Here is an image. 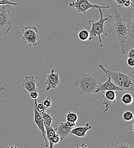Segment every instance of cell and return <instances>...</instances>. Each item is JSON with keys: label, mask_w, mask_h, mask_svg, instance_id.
<instances>
[{"label": "cell", "mask_w": 134, "mask_h": 148, "mask_svg": "<svg viewBox=\"0 0 134 148\" xmlns=\"http://www.w3.org/2000/svg\"><path fill=\"white\" fill-rule=\"evenodd\" d=\"M60 141H61L60 138L59 137V136L57 134H56V135L54 137V138L52 140V143L53 145H55L59 143Z\"/></svg>", "instance_id": "4316f807"}, {"label": "cell", "mask_w": 134, "mask_h": 148, "mask_svg": "<svg viewBox=\"0 0 134 148\" xmlns=\"http://www.w3.org/2000/svg\"><path fill=\"white\" fill-rule=\"evenodd\" d=\"M121 101L123 104L126 105H131L133 103L134 99L133 96L130 93H126L122 96Z\"/></svg>", "instance_id": "e0dca14e"}, {"label": "cell", "mask_w": 134, "mask_h": 148, "mask_svg": "<svg viewBox=\"0 0 134 148\" xmlns=\"http://www.w3.org/2000/svg\"><path fill=\"white\" fill-rule=\"evenodd\" d=\"M33 111H34V123L36 124L37 127H38L39 130L41 131V132L42 133V134L44 140H45V146L46 148H47L49 147L48 145V141L46 138V130H45V124L43 123L42 118L41 115L40 114V113H39L38 111L37 110L36 108V106L34 104H33Z\"/></svg>", "instance_id": "9c48e42d"}, {"label": "cell", "mask_w": 134, "mask_h": 148, "mask_svg": "<svg viewBox=\"0 0 134 148\" xmlns=\"http://www.w3.org/2000/svg\"><path fill=\"white\" fill-rule=\"evenodd\" d=\"M36 106V108L37 109V110L38 111L39 113H41L43 112H45L46 111V110H47L45 107L44 106V105L42 103H37V100L36 99L34 100V103Z\"/></svg>", "instance_id": "603a6c76"}, {"label": "cell", "mask_w": 134, "mask_h": 148, "mask_svg": "<svg viewBox=\"0 0 134 148\" xmlns=\"http://www.w3.org/2000/svg\"><path fill=\"white\" fill-rule=\"evenodd\" d=\"M74 84L80 95H90L94 93L98 86V82L94 76L86 73L80 76Z\"/></svg>", "instance_id": "277c9868"}, {"label": "cell", "mask_w": 134, "mask_h": 148, "mask_svg": "<svg viewBox=\"0 0 134 148\" xmlns=\"http://www.w3.org/2000/svg\"><path fill=\"white\" fill-rule=\"evenodd\" d=\"M22 87L29 93L38 90L36 85V80L33 76L26 75L22 82Z\"/></svg>", "instance_id": "8fae6325"}, {"label": "cell", "mask_w": 134, "mask_h": 148, "mask_svg": "<svg viewBox=\"0 0 134 148\" xmlns=\"http://www.w3.org/2000/svg\"><path fill=\"white\" fill-rule=\"evenodd\" d=\"M127 64L130 67H133L134 66V58H129L127 60Z\"/></svg>", "instance_id": "83f0119b"}, {"label": "cell", "mask_w": 134, "mask_h": 148, "mask_svg": "<svg viewBox=\"0 0 134 148\" xmlns=\"http://www.w3.org/2000/svg\"><path fill=\"white\" fill-rule=\"evenodd\" d=\"M122 118L126 121H131L134 119V113L131 111H126L123 113Z\"/></svg>", "instance_id": "44dd1931"}, {"label": "cell", "mask_w": 134, "mask_h": 148, "mask_svg": "<svg viewBox=\"0 0 134 148\" xmlns=\"http://www.w3.org/2000/svg\"><path fill=\"white\" fill-rule=\"evenodd\" d=\"M106 91H123L121 88L115 85L111 80V78L107 76V80L103 83L98 84L97 87L94 91V93L103 92Z\"/></svg>", "instance_id": "30bf717a"}, {"label": "cell", "mask_w": 134, "mask_h": 148, "mask_svg": "<svg viewBox=\"0 0 134 148\" xmlns=\"http://www.w3.org/2000/svg\"><path fill=\"white\" fill-rule=\"evenodd\" d=\"M89 32L86 29H82L78 33V38L80 40L86 41L89 39Z\"/></svg>", "instance_id": "ffe728a7"}, {"label": "cell", "mask_w": 134, "mask_h": 148, "mask_svg": "<svg viewBox=\"0 0 134 148\" xmlns=\"http://www.w3.org/2000/svg\"><path fill=\"white\" fill-rule=\"evenodd\" d=\"M40 114L42 116V120H43L45 125H46L48 127L52 126V123L53 120L52 115L50 113L46 112V111L41 113Z\"/></svg>", "instance_id": "9a60e30c"}, {"label": "cell", "mask_w": 134, "mask_h": 148, "mask_svg": "<svg viewBox=\"0 0 134 148\" xmlns=\"http://www.w3.org/2000/svg\"><path fill=\"white\" fill-rule=\"evenodd\" d=\"M72 129L73 128L69 127L67 123L65 122L59 123L57 127L54 130L56 133L60 138V140H62L66 138L70 134V132Z\"/></svg>", "instance_id": "7c38bea8"}, {"label": "cell", "mask_w": 134, "mask_h": 148, "mask_svg": "<svg viewBox=\"0 0 134 148\" xmlns=\"http://www.w3.org/2000/svg\"><path fill=\"white\" fill-rule=\"evenodd\" d=\"M102 96L104 97L107 100L116 102V95L114 91H106L102 92Z\"/></svg>", "instance_id": "ac0fdd59"}, {"label": "cell", "mask_w": 134, "mask_h": 148, "mask_svg": "<svg viewBox=\"0 0 134 148\" xmlns=\"http://www.w3.org/2000/svg\"><path fill=\"white\" fill-rule=\"evenodd\" d=\"M131 20H132V30H131V37L134 39V12L131 15Z\"/></svg>", "instance_id": "f1b7e54d"}, {"label": "cell", "mask_w": 134, "mask_h": 148, "mask_svg": "<svg viewBox=\"0 0 134 148\" xmlns=\"http://www.w3.org/2000/svg\"><path fill=\"white\" fill-rule=\"evenodd\" d=\"M43 103V104L44 105V106L45 107V108L46 109H48L49 108H50L52 106V101L50 97V96H48L43 102H42Z\"/></svg>", "instance_id": "cb8c5ba5"}, {"label": "cell", "mask_w": 134, "mask_h": 148, "mask_svg": "<svg viewBox=\"0 0 134 148\" xmlns=\"http://www.w3.org/2000/svg\"><path fill=\"white\" fill-rule=\"evenodd\" d=\"M0 101H1V102H2V103H3V101H2V100H0Z\"/></svg>", "instance_id": "d6a6232c"}, {"label": "cell", "mask_w": 134, "mask_h": 148, "mask_svg": "<svg viewBox=\"0 0 134 148\" xmlns=\"http://www.w3.org/2000/svg\"><path fill=\"white\" fill-rule=\"evenodd\" d=\"M5 89V87L2 85V83H0V91H3Z\"/></svg>", "instance_id": "1f68e13d"}, {"label": "cell", "mask_w": 134, "mask_h": 148, "mask_svg": "<svg viewBox=\"0 0 134 148\" xmlns=\"http://www.w3.org/2000/svg\"><path fill=\"white\" fill-rule=\"evenodd\" d=\"M45 127L46 130V138L49 144V148H53L54 147V145L52 143V140L54 138V137L56 135L57 133H56L55 130L52 127V126L48 127V126L45 125Z\"/></svg>", "instance_id": "5bb4252c"}, {"label": "cell", "mask_w": 134, "mask_h": 148, "mask_svg": "<svg viewBox=\"0 0 134 148\" xmlns=\"http://www.w3.org/2000/svg\"><path fill=\"white\" fill-rule=\"evenodd\" d=\"M102 98H103V102L101 104L105 106V107H106L104 110V112H106L109 110H113L115 107V102L110 101L103 96H102Z\"/></svg>", "instance_id": "2e32d148"}, {"label": "cell", "mask_w": 134, "mask_h": 148, "mask_svg": "<svg viewBox=\"0 0 134 148\" xmlns=\"http://www.w3.org/2000/svg\"><path fill=\"white\" fill-rule=\"evenodd\" d=\"M22 37L24 42L28 45L36 46L39 39L38 30L36 26H26L22 31Z\"/></svg>", "instance_id": "8992f818"}, {"label": "cell", "mask_w": 134, "mask_h": 148, "mask_svg": "<svg viewBox=\"0 0 134 148\" xmlns=\"http://www.w3.org/2000/svg\"><path fill=\"white\" fill-rule=\"evenodd\" d=\"M128 57L129 58H134V49L132 48L131 50H130L129 53H128Z\"/></svg>", "instance_id": "f546056e"}, {"label": "cell", "mask_w": 134, "mask_h": 148, "mask_svg": "<svg viewBox=\"0 0 134 148\" xmlns=\"http://www.w3.org/2000/svg\"><path fill=\"white\" fill-rule=\"evenodd\" d=\"M30 93V96L32 99L36 100V99H38L39 97V90L33 91L32 92L29 93Z\"/></svg>", "instance_id": "d4e9b609"}, {"label": "cell", "mask_w": 134, "mask_h": 148, "mask_svg": "<svg viewBox=\"0 0 134 148\" xmlns=\"http://www.w3.org/2000/svg\"><path fill=\"white\" fill-rule=\"evenodd\" d=\"M65 116H66V121H67L77 123V121L78 120V116L77 113L74 112L69 111L67 112Z\"/></svg>", "instance_id": "d6986e66"}, {"label": "cell", "mask_w": 134, "mask_h": 148, "mask_svg": "<svg viewBox=\"0 0 134 148\" xmlns=\"http://www.w3.org/2000/svg\"><path fill=\"white\" fill-rule=\"evenodd\" d=\"M99 67L101 71L111 78V80L115 85L121 88L123 90L132 92H134V77L133 75L107 70L101 63L99 64Z\"/></svg>", "instance_id": "7a4b0ae2"}, {"label": "cell", "mask_w": 134, "mask_h": 148, "mask_svg": "<svg viewBox=\"0 0 134 148\" xmlns=\"http://www.w3.org/2000/svg\"><path fill=\"white\" fill-rule=\"evenodd\" d=\"M55 70L52 69L50 74L46 75V79L45 82L46 90L49 91L52 89H56L59 84V74L55 73Z\"/></svg>", "instance_id": "ba28073f"}, {"label": "cell", "mask_w": 134, "mask_h": 148, "mask_svg": "<svg viewBox=\"0 0 134 148\" xmlns=\"http://www.w3.org/2000/svg\"><path fill=\"white\" fill-rule=\"evenodd\" d=\"M114 10L115 23L113 26V31L120 47L122 54H125L130 26L127 24L126 21L120 15L117 9L114 8Z\"/></svg>", "instance_id": "6da1fadb"}, {"label": "cell", "mask_w": 134, "mask_h": 148, "mask_svg": "<svg viewBox=\"0 0 134 148\" xmlns=\"http://www.w3.org/2000/svg\"><path fill=\"white\" fill-rule=\"evenodd\" d=\"M98 9L100 13L99 19L98 21H96L93 19H90L88 22V23L91 26V29L89 31L90 37L89 40H92L95 37H98L100 43V47H102L103 46V43L101 38V35H103L105 37H107L108 35L107 33V29L104 26V22L107 21H111L113 16L111 15H109L107 17L103 18V12L102 11V9Z\"/></svg>", "instance_id": "3957f363"}, {"label": "cell", "mask_w": 134, "mask_h": 148, "mask_svg": "<svg viewBox=\"0 0 134 148\" xmlns=\"http://www.w3.org/2000/svg\"><path fill=\"white\" fill-rule=\"evenodd\" d=\"M107 148H134L133 146H131L130 145V144H127V143H122V142H116V143H115L113 145H111L109 147H108Z\"/></svg>", "instance_id": "7402d4cb"}, {"label": "cell", "mask_w": 134, "mask_h": 148, "mask_svg": "<svg viewBox=\"0 0 134 148\" xmlns=\"http://www.w3.org/2000/svg\"><path fill=\"white\" fill-rule=\"evenodd\" d=\"M69 6L70 8H75L77 12L79 13L86 14V12L91 9L101 8L109 9L110 6H100L98 4L91 3L89 0H74L69 3Z\"/></svg>", "instance_id": "52a82bcc"}, {"label": "cell", "mask_w": 134, "mask_h": 148, "mask_svg": "<svg viewBox=\"0 0 134 148\" xmlns=\"http://www.w3.org/2000/svg\"><path fill=\"white\" fill-rule=\"evenodd\" d=\"M114 1L116 2V3H117V5H118L119 8H124V3L128 0H114Z\"/></svg>", "instance_id": "484cf974"}, {"label": "cell", "mask_w": 134, "mask_h": 148, "mask_svg": "<svg viewBox=\"0 0 134 148\" xmlns=\"http://www.w3.org/2000/svg\"><path fill=\"white\" fill-rule=\"evenodd\" d=\"M66 123L69 125V126L71 128H74L76 127V123L71 122V121H66Z\"/></svg>", "instance_id": "4dcf8cb0"}, {"label": "cell", "mask_w": 134, "mask_h": 148, "mask_svg": "<svg viewBox=\"0 0 134 148\" xmlns=\"http://www.w3.org/2000/svg\"><path fill=\"white\" fill-rule=\"evenodd\" d=\"M9 7V5H0V36L5 37L12 29Z\"/></svg>", "instance_id": "5b68a950"}, {"label": "cell", "mask_w": 134, "mask_h": 148, "mask_svg": "<svg viewBox=\"0 0 134 148\" xmlns=\"http://www.w3.org/2000/svg\"><path fill=\"white\" fill-rule=\"evenodd\" d=\"M91 128H92L91 125H90L89 123H86L85 126L79 127H77V128H75V127L73 128L72 130H70V133L71 134H73L78 137L83 138L86 136L87 132L89 130H91Z\"/></svg>", "instance_id": "4fadbf2b"}]
</instances>
